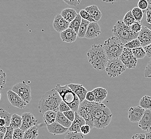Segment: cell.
Wrapping results in <instances>:
<instances>
[{
  "mask_svg": "<svg viewBox=\"0 0 151 139\" xmlns=\"http://www.w3.org/2000/svg\"><path fill=\"white\" fill-rule=\"evenodd\" d=\"M87 58L88 62L97 71H102L106 70L108 59L102 45H91L87 52Z\"/></svg>",
  "mask_w": 151,
  "mask_h": 139,
  "instance_id": "obj_1",
  "label": "cell"
},
{
  "mask_svg": "<svg viewBox=\"0 0 151 139\" xmlns=\"http://www.w3.org/2000/svg\"><path fill=\"white\" fill-rule=\"evenodd\" d=\"M63 101L59 94L55 88L47 91L42 95L38 103L39 112L44 114L48 111H59V106Z\"/></svg>",
  "mask_w": 151,
  "mask_h": 139,
  "instance_id": "obj_2",
  "label": "cell"
},
{
  "mask_svg": "<svg viewBox=\"0 0 151 139\" xmlns=\"http://www.w3.org/2000/svg\"><path fill=\"white\" fill-rule=\"evenodd\" d=\"M55 89L58 92L63 101L69 106L70 109L77 112L81 102L79 97L68 87V85L61 86L58 84Z\"/></svg>",
  "mask_w": 151,
  "mask_h": 139,
  "instance_id": "obj_3",
  "label": "cell"
},
{
  "mask_svg": "<svg viewBox=\"0 0 151 139\" xmlns=\"http://www.w3.org/2000/svg\"><path fill=\"white\" fill-rule=\"evenodd\" d=\"M112 31L113 36L118 38L124 45L131 41L137 39L139 35V33H134L130 27L121 21H118L115 24Z\"/></svg>",
  "mask_w": 151,
  "mask_h": 139,
  "instance_id": "obj_4",
  "label": "cell"
},
{
  "mask_svg": "<svg viewBox=\"0 0 151 139\" xmlns=\"http://www.w3.org/2000/svg\"><path fill=\"white\" fill-rule=\"evenodd\" d=\"M103 47L108 60L119 58L124 48L123 43L114 36L106 40Z\"/></svg>",
  "mask_w": 151,
  "mask_h": 139,
  "instance_id": "obj_5",
  "label": "cell"
},
{
  "mask_svg": "<svg viewBox=\"0 0 151 139\" xmlns=\"http://www.w3.org/2000/svg\"><path fill=\"white\" fill-rule=\"evenodd\" d=\"M127 67L119 59L108 60L106 71L109 78H116L125 71Z\"/></svg>",
  "mask_w": 151,
  "mask_h": 139,
  "instance_id": "obj_6",
  "label": "cell"
},
{
  "mask_svg": "<svg viewBox=\"0 0 151 139\" xmlns=\"http://www.w3.org/2000/svg\"><path fill=\"white\" fill-rule=\"evenodd\" d=\"M12 90L17 94L25 103L29 104L30 102L32 99L31 87L25 82L23 81L17 83L12 86Z\"/></svg>",
  "mask_w": 151,
  "mask_h": 139,
  "instance_id": "obj_7",
  "label": "cell"
},
{
  "mask_svg": "<svg viewBox=\"0 0 151 139\" xmlns=\"http://www.w3.org/2000/svg\"><path fill=\"white\" fill-rule=\"evenodd\" d=\"M77 112L81 117L84 118L86 124L88 125L91 128L94 127V120L90 109V102L85 100L81 102Z\"/></svg>",
  "mask_w": 151,
  "mask_h": 139,
  "instance_id": "obj_8",
  "label": "cell"
},
{
  "mask_svg": "<svg viewBox=\"0 0 151 139\" xmlns=\"http://www.w3.org/2000/svg\"><path fill=\"white\" fill-rule=\"evenodd\" d=\"M22 124L21 127L22 130L25 132L31 127L36 126L38 120L30 112H24L22 115Z\"/></svg>",
  "mask_w": 151,
  "mask_h": 139,
  "instance_id": "obj_9",
  "label": "cell"
},
{
  "mask_svg": "<svg viewBox=\"0 0 151 139\" xmlns=\"http://www.w3.org/2000/svg\"><path fill=\"white\" fill-rule=\"evenodd\" d=\"M145 111V109L139 106L131 107L128 111V118L131 122L139 123Z\"/></svg>",
  "mask_w": 151,
  "mask_h": 139,
  "instance_id": "obj_10",
  "label": "cell"
},
{
  "mask_svg": "<svg viewBox=\"0 0 151 139\" xmlns=\"http://www.w3.org/2000/svg\"><path fill=\"white\" fill-rule=\"evenodd\" d=\"M7 97L9 102L12 106L17 107L19 109H24L27 106V103H25L17 94L14 92L12 89L7 91Z\"/></svg>",
  "mask_w": 151,
  "mask_h": 139,
  "instance_id": "obj_11",
  "label": "cell"
},
{
  "mask_svg": "<svg viewBox=\"0 0 151 139\" xmlns=\"http://www.w3.org/2000/svg\"><path fill=\"white\" fill-rule=\"evenodd\" d=\"M70 23L65 20L61 14H57L53 22V27L58 33H61L67 30L70 26Z\"/></svg>",
  "mask_w": 151,
  "mask_h": 139,
  "instance_id": "obj_12",
  "label": "cell"
},
{
  "mask_svg": "<svg viewBox=\"0 0 151 139\" xmlns=\"http://www.w3.org/2000/svg\"><path fill=\"white\" fill-rule=\"evenodd\" d=\"M112 117V114L110 110H109L103 116L94 121V127L98 129L106 128L111 123Z\"/></svg>",
  "mask_w": 151,
  "mask_h": 139,
  "instance_id": "obj_13",
  "label": "cell"
},
{
  "mask_svg": "<svg viewBox=\"0 0 151 139\" xmlns=\"http://www.w3.org/2000/svg\"><path fill=\"white\" fill-rule=\"evenodd\" d=\"M137 39L141 43L142 47L143 48L150 45L151 43V30L147 27L143 26L142 30L139 32Z\"/></svg>",
  "mask_w": 151,
  "mask_h": 139,
  "instance_id": "obj_14",
  "label": "cell"
},
{
  "mask_svg": "<svg viewBox=\"0 0 151 139\" xmlns=\"http://www.w3.org/2000/svg\"><path fill=\"white\" fill-rule=\"evenodd\" d=\"M138 123V126L142 130L146 132L151 130V109L145 110L142 118Z\"/></svg>",
  "mask_w": 151,
  "mask_h": 139,
  "instance_id": "obj_15",
  "label": "cell"
},
{
  "mask_svg": "<svg viewBox=\"0 0 151 139\" xmlns=\"http://www.w3.org/2000/svg\"><path fill=\"white\" fill-rule=\"evenodd\" d=\"M101 33V28L97 22L90 23L86 34V38L93 39L99 36Z\"/></svg>",
  "mask_w": 151,
  "mask_h": 139,
  "instance_id": "obj_16",
  "label": "cell"
},
{
  "mask_svg": "<svg viewBox=\"0 0 151 139\" xmlns=\"http://www.w3.org/2000/svg\"><path fill=\"white\" fill-rule=\"evenodd\" d=\"M68 86L79 97L80 102L86 100V96L87 94L88 91L83 85L81 84H70Z\"/></svg>",
  "mask_w": 151,
  "mask_h": 139,
  "instance_id": "obj_17",
  "label": "cell"
},
{
  "mask_svg": "<svg viewBox=\"0 0 151 139\" xmlns=\"http://www.w3.org/2000/svg\"><path fill=\"white\" fill-rule=\"evenodd\" d=\"M86 124V122L84 118L81 117L78 112H76L75 119L73 121L71 126L68 128V130L70 132L81 133V127Z\"/></svg>",
  "mask_w": 151,
  "mask_h": 139,
  "instance_id": "obj_18",
  "label": "cell"
},
{
  "mask_svg": "<svg viewBox=\"0 0 151 139\" xmlns=\"http://www.w3.org/2000/svg\"><path fill=\"white\" fill-rule=\"evenodd\" d=\"M60 36L63 42L71 43L76 41L78 34L72 29L68 28L66 30L60 33Z\"/></svg>",
  "mask_w": 151,
  "mask_h": 139,
  "instance_id": "obj_19",
  "label": "cell"
},
{
  "mask_svg": "<svg viewBox=\"0 0 151 139\" xmlns=\"http://www.w3.org/2000/svg\"><path fill=\"white\" fill-rule=\"evenodd\" d=\"M46 127L48 132L54 135L64 134L68 130V128L64 127L57 122H55L51 125H47Z\"/></svg>",
  "mask_w": 151,
  "mask_h": 139,
  "instance_id": "obj_20",
  "label": "cell"
},
{
  "mask_svg": "<svg viewBox=\"0 0 151 139\" xmlns=\"http://www.w3.org/2000/svg\"><path fill=\"white\" fill-rule=\"evenodd\" d=\"M96 22L100 21L102 17V13L96 5L87 6L85 9Z\"/></svg>",
  "mask_w": 151,
  "mask_h": 139,
  "instance_id": "obj_21",
  "label": "cell"
},
{
  "mask_svg": "<svg viewBox=\"0 0 151 139\" xmlns=\"http://www.w3.org/2000/svg\"><path fill=\"white\" fill-rule=\"evenodd\" d=\"M95 97V102L101 103L106 100L108 95V91L106 88L102 87L96 88L93 90Z\"/></svg>",
  "mask_w": 151,
  "mask_h": 139,
  "instance_id": "obj_22",
  "label": "cell"
},
{
  "mask_svg": "<svg viewBox=\"0 0 151 139\" xmlns=\"http://www.w3.org/2000/svg\"><path fill=\"white\" fill-rule=\"evenodd\" d=\"M78 13L74 9L66 8L63 10L61 12V15L67 21L71 23L78 15Z\"/></svg>",
  "mask_w": 151,
  "mask_h": 139,
  "instance_id": "obj_23",
  "label": "cell"
},
{
  "mask_svg": "<svg viewBox=\"0 0 151 139\" xmlns=\"http://www.w3.org/2000/svg\"><path fill=\"white\" fill-rule=\"evenodd\" d=\"M55 122L60 124L61 126L69 128L72 124V122L70 121L67 118L65 117L63 112L58 111L57 112V117L55 119Z\"/></svg>",
  "mask_w": 151,
  "mask_h": 139,
  "instance_id": "obj_24",
  "label": "cell"
},
{
  "mask_svg": "<svg viewBox=\"0 0 151 139\" xmlns=\"http://www.w3.org/2000/svg\"><path fill=\"white\" fill-rule=\"evenodd\" d=\"M38 135V128L35 126L24 132L23 139H37Z\"/></svg>",
  "mask_w": 151,
  "mask_h": 139,
  "instance_id": "obj_25",
  "label": "cell"
},
{
  "mask_svg": "<svg viewBox=\"0 0 151 139\" xmlns=\"http://www.w3.org/2000/svg\"><path fill=\"white\" fill-rule=\"evenodd\" d=\"M57 117V112L52 111H48L44 113L43 119L45 123L47 125H51L55 122Z\"/></svg>",
  "mask_w": 151,
  "mask_h": 139,
  "instance_id": "obj_26",
  "label": "cell"
},
{
  "mask_svg": "<svg viewBox=\"0 0 151 139\" xmlns=\"http://www.w3.org/2000/svg\"><path fill=\"white\" fill-rule=\"evenodd\" d=\"M22 124V118L21 116L17 114L12 115L10 124L9 126L12 127L14 130L17 128H21Z\"/></svg>",
  "mask_w": 151,
  "mask_h": 139,
  "instance_id": "obj_27",
  "label": "cell"
},
{
  "mask_svg": "<svg viewBox=\"0 0 151 139\" xmlns=\"http://www.w3.org/2000/svg\"><path fill=\"white\" fill-rule=\"evenodd\" d=\"M90 24L89 21H87L85 19H82L81 24L79 28V32L78 33V36L79 38H83L86 37V34L87 31L88 27Z\"/></svg>",
  "mask_w": 151,
  "mask_h": 139,
  "instance_id": "obj_28",
  "label": "cell"
},
{
  "mask_svg": "<svg viewBox=\"0 0 151 139\" xmlns=\"http://www.w3.org/2000/svg\"><path fill=\"white\" fill-rule=\"evenodd\" d=\"M82 19V18L80 15V14L78 13L76 18L71 23H70L69 28L74 30L76 33H78L79 28L81 24Z\"/></svg>",
  "mask_w": 151,
  "mask_h": 139,
  "instance_id": "obj_29",
  "label": "cell"
},
{
  "mask_svg": "<svg viewBox=\"0 0 151 139\" xmlns=\"http://www.w3.org/2000/svg\"><path fill=\"white\" fill-rule=\"evenodd\" d=\"M139 105L142 108L146 110L151 109V97L145 95L140 99L139 102Z\"/></svg>",
  "mask_w": 151,
  "mask_h": 139,
  "instance_id": "obj_30",
  "label": "cell"
},
{
  "mask_svg": "<svg viewBox=\"0 0 151 139\" xmlns=\"http://www.w3.org/2000/svg\"><path fill=\"white\" fill-rule=\"evenodd\" d=\"M133 56V55L132 49L124 47L123 51L122 52L120 57H119V59L123 63L125 61H127L129 59H130V58H131Z\"/></svg>",
  "mask_w": 151,
  "mask_h": 139,
  "instance_id": "obj_31",
  "label": "cell"
},
{
  "mask_svg": "<svg viewBox=\"0 0 151 139\" xmlns=\"http://www.w3.org/2000/svg\"><path fill=\"white\" fill-rule=\"evenodd\" d=\"M12 117V115H11L6 110L2 108L0 109V119H3L5 120L6 122V127H9L10 126Z\"/></svg>",
  "mask_w": 151,
  "mask_h": 139,
  "instance_id": "obj_32",
  "label": "cell"
},
{
  "mask_svg": "<svg viewBox=\"0 0 151 139\" xmlns=\"http://www.w3.org/2000/svg\"><path fill=\"white\" fill-rule=\"evenodd\" d=\"M132 51L134 57L137 60L142 59L146 56V53L145 52V49L142 47L133 49L132 50Z\"/></svg>",
  "mask_w": 151,
  "mask_h": 139,
  "instance_id": "obj_33",
  "label": "cell"
},
{
  "mask_svg": "<svg viewBox=\"0 0 151 139\" xmlns=\"http://www.w3.org/2000/svg\"><path fill=\"white\" fill-rule=\"evenodd\" d=\"M136 21L131 11H129L124 16L123 22L128 27H130Z\"/></svg>",
  "mask_w": 151,
  "mask_h": 139,
  "instance_id": "obj_34",
  "label": "cell"
},
{
  "mask_svg": "<svg viewBox=\"0 0 151 139\" xmlns=\"http://www.w3.org/2000/svg\"><path fill=\"white\" fill-rule=\"evenodd\" d=\"M131 11L136 21H142L144 16V12L142 10L139 9L138 7H134Z\"/></svg>",
  "mask_w": 151,
  "mask_h": 139,
  "instance_id": "obj_35",
  "label": "cell"
},
{
  "mask_svg": "<svg viewBox=\"0 0 151 139\" xmlns=\"http://www.w3.org/2000/svg\"><path fill=\"white\" fill-rule=\"evenodd\" d=\"M137 62H138L137 59H136L133 56V57L130 58V59L125 61L123 64L128 69H132L136 67Z\"/></svg>",
  "mask_w": 151,
  "mask_h": 139,
  "instance_id": "obj_36",
  "label": "cell"
},
{
  "mask_svg": "<svg viewBox=\"0 0 151 139\" xmlns=\"http://www.w3.org/2000/svg\"><path fill=\"white\" fill-rule=\"evenodd\" d=\"M140 47H142V45L138 39L132 40L129 43H127L126 45H124L125 48H127L130 49L132 50L133 49L139 48Z\"/></svg>",
  "mask_w": 151,
  "mask_h": 139,
  "instance_id": "obj_37",
  "label": "cell"
},
{
  "mask_svg": "<svg viewBox=\"0 0 151 139\" xmlns=\"http://www.w3.org/2000/svg\"><path fill=\"white\" fill-rule=\"evenodd\" d=\"M6 74L2 70L0 69V90L6 87Z\"/></svg>",
  "mask_w": 151,
  "mask_h": 139,
  "instance_id": "obj_38",
  "label": "cell"
},
{
  "mask_svg": "<svg viewBox=\"0 0 151 139\" xmlns=\"http://www.w3.org/2000/svg\"><path fill=\"white\" fill-rule=\"evenodd\" d=\"M65 139H85V138L81 133L70 132L67 134Z\"/></svg>",
  "mask_w": 151,
  "mask_h": 139,
  "instance_id": "obj_39",
  "label": "cell"
},
{
  "mask_svg": "<svg viewBox=\"0 0 151 139\" xmlns=\"http://www.w3.org/2000/svg\"><path fill=\"white\" fill-rule=\"evenodd\" d=\"M142 26H143L141 21H136L130 27L131 30L134 33H139V32L142 30Z\"/></svg>",
  "mask_w": 151,
  "mask_h": 139,
  "instance_id": "obj_40",
  "label": "cell"
},
{
  "mask_svg": "<svg viewBox=\"0 0 151 139\" xmlns=\"http://www.w3.org/2000/svg\"><path fill=\"white\" fill-rule=\"evenodd\" d=\"M79 14L80 16L81 17V18L83 19H85L87 21H89L90 23H92V22H96L94 21L93 18L91 17V16L90 15V14L85 10V9L81 10Z\"/></svg>",
  "mask_w": 151,
  "mask_h": 139,
  "instance_id": "obj_41",
  "label": "cell"
},
{
  "mask_svg": "<svg viewBox=\"0 0 151 139\" xmlns=\"http://www.w3.org/2000/svg\"><path fill=\"white\" fill-rule=\"evenodd\" d=\"M24 132L21 128H17L14 130L12 139H23Z\"/></svg>",
  "mask_w": 151,
  "mask_h": 139,
  "instance_id": "obj_42",
  "label": "cell"
},
{
  "mask_svg": "<svg viewBox=\"0 0 151 139\" xmlns=\"http://www.w3.org/2000/svg\"><path fill=\"white\" fill-rule=\"evenodd\" d=\"M64 115L65 116V117H66L71 122L74 121L75 117H76V112L73 111V110H70L66 112H65L63 113Z\"/></svg>",
  "mask_w": 151,
  "mask_h": 139,
  "instance_id": "obj_43",
  "label": "cell"
},
{
  "mask_svg": "<svg viewBox=\"0 0 151 139\" xmlns=\"http://www.w3.org/2000/svg\"><path fill=\"white\" fill-rule=\"evenodd\" d=\"M148 2L146 0H140L138 3V7L145 12L148 8Z\"/></svg>",
  "mask_w": 151,
  "mask_h": 139,
  "instance_id": "obj_44",
  "label": "cell"
},
{
  "mask_svg": "<svg viewBox=\"0 0 151 139\" xmlns=\"http://www.w3.org/2000/svg\"><path fill=\"white\" fill-rule=\"evenodd\" d=\"M6 128L7 130L6 133H5V135L3 139H12L14 129L11 126L6 127Z\"/></svg>",
  "mask_w": 151,
  "mask_h": 139,
  "instance_id": "obj_45",
  "label": "cell"
},
{
  "mask_svg": "<svg viewBox=\"0 0 151 139\" xmlns=\"http://www.w3.org/2000/svg\"><path fill=\"white\" fill-rule=\"evenodd\" d=\"M59 110L60 112L64 113V112L71 110V109L69 107V106H68L66 103H65L64 101H63L61 102L60 105H59Z\"/></svg>",
  "mask_w": 151,
  "mask_h": 139,
  "instance_id": "obj_46",
  "label": "cell"
},
{
  "mask_svg": "<svg viewBox=\"0 0 151 139\" xmlns=\"http://www.w3.org/2000/svg\"><path fill=\"white\" fill-rule=\"evenodd\" d=\"M86 100L90 102H95V97L93 91H88L86 96Z\"/></svg>",
  "mask_w": 151,
  "mask_h": 139,
  "instance_id": "obj_47",
  "label": "cell"
},
{
  "mask_svg": "<svg viewBox=\"0 0 151 139\" xmlns=\"http://www.w3.org/2000/svg\"><path fill=\"white\" fill-rule=\"evenodd\" d=\"M91 127L87 125L86 124L85 125H83L81 128V133L82 134L84 135H88L89 133H90L91 130Z\"/></svg>",
  "mask_w": 151,
  "mask_h": 139,
  "instance_id": "obj_48",
  "label": "cell"
},
{
  "mask_svg": "<svg viewBox=\"0 0 151 139\" xmlns=\"http://www.w3.org/2000/svg\"><path fill=\"white\" fill-rule=\"evenodd\" d=\"M64 1L68 5L73 6H77L81 2V1L80 0H68V1L64 0Z\"/></svg>",
  "mask_w": 151,
  "mask_h": 139,
  "instance_id": "obj_49",
  "label": "cell"
},
{
  "mask_svg": "<svg viewBox=\"0 0 151 139\" xmlns=\"http://www.w3.org/2000/svg\"><path fill=\"white\" fill-rule=\"evenodd\" d=\"M151 75V60L148 62L144 71V76L146 78H147L148 76Z\"/></svg>",
  "mask_w": 151,
  "mask_h": 139,
  "instance_id": "obj_50",
  "label": "cell"
},
{
  "mask_svg": "<svg viewBox=\"0 0 151 139\" xmlns=\"http://www.w3.org/2000/svg\"><path fill=\"white\" fill-rule=\"evenodd\" d=\"M146 135L144 133H138L133 135L131 139H145Z\"/></svg>",
  "mask_w": 151,
  "mask_h": 139,
  "instance_id": "obj_51",
  "label": "cell"
},
{
  "mask_svg": "<svg viewBox=\"0 0 151 139\" xmlns=\"http://www.w3.org/2000/svg\"><path fill=\"white\" fill-rule=\"evenodd\" d=\"M146 53V56L149 58H151V43L150 45L144 48Z\"/></svg>",
  "mask_w": 151,
  "mask_h": 139,
  "instance_id": "obj_52",
  "label": "cell"
},
{
  "mask_svg": "<svg viewBox=\"0 0 151 139\" xmlns=\"http://www.w3.org/2000/svg\"><path fill=\"white\" fill-rule=\"evenodd\" d=\"M146 21L149 24L151 25V10L146 12Z\"/></svg>",
  "mask_w": 151,
  "mask_h": 139,
  "instance_id": "obj_53",
  "label": "cell"
},
{
  "mask_svg": "<svg viewBox=\"0 0 151 139\" xmlns=\"http://www.w3.org/2000/svg\"><path fill=\"white\" fill-rule=\"evenodd\" d=\"M6 126V122L5 121V120L3 119H0V126L5 127Z\"/></svg>",
  "mask_w": 151,
  "mask_h": 139,
  "instance_id": "obj_54",
  "label": "cell"
},
{
  "mask_svg": "<svg viewBox=\"0 0 151 139\" xmlns=\"http://www.w3.org/2000/svg\"><path fill=\"white\" fill-rule=\"evenodd\" d=\"M142 24L143 26H144L145 27H147L148 28H149V29L151 30V25L148 24V23H147V21H144V22L142 23Z\"/></svg>",
  "mask_w": 151,
  "mask_h": 139,
  "instance_id": "obj_55",
  "label": "cell"
},
{
  "mask_svg": "<svg viewBox=\"0 0 151 139\" xmlns=\"http://www.w3.org/2000/svg\"><path fill=\"white\" fill-rule=\"evenodd\" d=\"M147 2H148V8H147V10H146L144 13H146V11H151V0H148V1H147Z\"/></svg>",
  "mask_w": 151,
  "mask_h": 139,
  "instance_id": "obj_56",
  "label": "cell"
},
{
  "mask_svg": "<svg viewBox=\"0 0 151 139\" xmlns=\"http://www.w3.org/2000/svg\"><path fill=\"white\" fill-rule=\"evenodd\" d=\"M6 130H7V128L6 127H1L0 126V132H2V133H6Z\"/></svg>",
  "mask_w": 151,
  "mask_h": 139,
  "instance_id": "obj_57",
  "label": "cell"
},
{
  "mask_svg": "<svg viewBox=\"0 0 151 139\" xmlns=\"http://www.w3.org/2000/svg\"><path fill=\"white\" fill-rule=\"evenodd\" d=\"M146 138L145 139H151V132H149L148 133L145 134Z\"/></svg>",
  "mask_w": 151,
  "mask_h": 139,
  "instance_id": "obj_58",
  "label": "cell"
},
{
  "mask_svg": "<svg viewBox=\"0 0 151 139\" xmlns=\"http://www.w3.org/2000/svg\"><path fill=\"white\" fill-rule=\"evenodd\" d=\"M5 135V133L0 132V139H3Z\"/></svg>",
  "mask_w": 151,
  "mask_h": 139,
  "instance_id": "obj_59",
  "label": "cell"
},
{
  "mask_svg": "<svg viewBox=\"0 0 151 139\" xmlns=\"http://www.w3.org/2000/svg\"><path fill=\"white\" fill-rule=\"evenodd\" d=\"M1 93L0 92V101H1Z\"/></svg>",
  "mask_w": 151,
  "mask_h": 139,
  "instance_id": "obj_60",
  "label": "cell"
},
{
  "mask_svg": "<svg viewBox=\"0 0 151 139\" xmlns=\"http://www.w3.org/2000/svg\"><path fill=\"white\" fill-rule=\"evenodd\" d=\"M147 78H151V76H148V77Z\"/></svg>",
  "mask_w": 151,
  "mask_h": 139,
  "instance_id": "obj_61",
  "label": "cell"
}]
</instances>
